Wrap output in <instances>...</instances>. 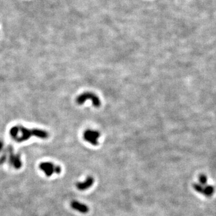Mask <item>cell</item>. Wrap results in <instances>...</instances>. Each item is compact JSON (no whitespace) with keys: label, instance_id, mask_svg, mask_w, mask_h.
Here are the masks:
<instances>
[{"label":"cell","instance_id":"obj_1","mask_svg":"<svg viewBox=\"0 0 216 216\" xmlns=\"http://www.w3.org/2000/svg\"><path fill=\"white\" fill-rule=\"evenodd\" d=\"M15 136L18 141L22 142L27 140L31 136H36L41 139H47L49 134L46 131L42 129H28L25 127L16 128L13 130V135Z\"/></svg>","mask_w":216,"mask_h":216},{"label":"cell","instance_id":"obj_2","mask_svg":"<svg viewBox=\"0 0 216 216\" xmlns=\"http://www.w3.org/2000/svg\"><path fill=\"white\" fill-rule=\"evenodd\" d=\"M88 100H90L93 105L95 108H99L101 105V101L97 95L92 92H85L79 95L76 99V102L79 105H83Z\"/></svg>","mask_w":216,"mask_h":216},{"label":"cell","instance_id":"obj_3","mask_svg":"<svg viewBox=\"0 0 216 216\" xmlns=\"http://www.w3.org/2000/svg\"><path fill=\"white\" fill-rule=\"evenodd\" d=\"M39 167L48 177L53 174H60L61 172V167L58 165H55L51 162H42L39 165Z\"/></svg>","mask_w":216,"mask_h":216},{"label":"cell","instance_id":"obj_4","mask_svg":"<svg viewBox=\"0 0 216 216\" xmlns=\"http://www.w3.org/2000/svg\"><path fill=\"white\" fill-rule=\"evenodd\" d=\"M100 137V133L95 130L87 129L84 133L85 141L93 145L96 146L99 144V139Z\"/></svg>","mask_w":216,"mask_h":216},{"label":"cell","instance_id":"obj_5","mask_svg":"<svg viewBox=\"0 0 216 216\" xmlns=\"http://www.w3.org/2000/svg\"><path fill=\"white\" fill-rule=\"evenodd\" d=\"M94 182V179L93 178V177H91V176H88V177H87V178L85 179L84 181L77 182L76 186L79 190L84 191L92 187Z\"/></svg>","mask_w":216,"mask_h":216},{"label":"cell","instance_id":"obj_6","mask_svg":"<svg viewBox=\"0 0 216 216\" xmlns=\"http://www.w3.org/2000/svg\"><path fill=\"white\" fill-rule=\"evenodd\" d=\"M71 207L73 210L79 211V213L82 214H86L89 211V208L85 204L79 202L77 201H71L70 204Z\"/></svg>","mask_w":216,"mask_h":216},{"label":"cell","instance_id":"obj_7","mask_svg":"<svg viewBox=\"0 0 216 216\" xmlns=\"http://www.w3.org/2000/svg\"><path fill=\"white\" fill-rule=\"evenodd\" d=\"M10 164L13 166L15 169H19L22 166V162L19 155H14L11 153L10 156Z\"/></svg>","mask_w":216,"mask_h":216},{"label":"cell","instance_id":"obj_8","mask_svg":"<svg viewBox=\"0 0 216 216\" xmlns=\"http://www.w3.org/2000/svg\"><path fill=\"white\" fill-rule=\"evenodd\" d=\"M214 193V187L213 186L207 185L205 187V191L204 194L206 197H211Z\"/></svg>","mask_w":216,"mask_h":216},{"label":"cell","instance_id":"obj_9","mask_svg":"<svg viewBox=\"0 0 216 216\" xmlns=\"http://www.w3.org/2000/svg\"><path fill=\"white\" fill-rule=\"evenodd\" d=\"M193 189L199 193L201 194H204V191H205V187L201 185V184H198V183H194L193 185Z\"/></svg>","mask_w":216,"mask_h":216},{"label":"cell","instance_id":"obj_10","mask_svg":"<svg viewBox=\"0 0 216 216\" xmlns=\"http://www.w3.org/2000/svg\"><path fill=\"white\" fill-rule=\"evenodd\" d=\"M199 181L200 184L202 186H205L207 183V177L204 174H201L199 177Z\"/></svg>","mask_w":216,"mask_h":216}]
</instances>
